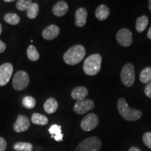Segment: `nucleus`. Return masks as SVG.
Here are the masks:
<instances>
[{
  "instance_id": "nucleus-1",
  "label": "nucleus",
  "mask_w": 151,
  "mask_h": 151,
  "mask_svg": "<svg viewBox=\"0 0 151 151\" xmlns=\"http://www.w3.org/2000/svg\"><path fill=\"white\" fill-rule=\"evenodd\" d=\"M86 55V49L82 45H75L71 47L64 54L63 60L69 65H76L83 60Z\"/></svg>"
},
{
  "instance_id": "nucleus-2",
  "label": "nucleus",
  "mask_w": 151,
  "mask_h": 151,
  "mask_svg": "<svg viewBox=\"0 0 151 151\" xmlns=\"http://www.w3.org/2000/svg\"><path fill=\"white\" fill-rule=\"evenodd\" d=\"M117 107L120 116L127 121H137L142 116L141 111L130 108L125 99L122 97L118 99Z\"/></svg>"
},
{
  "instance_id": "nucleus-3",
  "label": "nucleus",
  "mask_w": 151,
  "mask_h": 151,
  "mask_svg": "<svg viewBox=\"0 0 151 151\" xmlns=\"http://www.w3.org/2000/svg\"><path fill=\"white\" fill-rule=\"evenodd\" d=\"M102 58L99 54H93L86 59L83 64L84 73L88 76H94L99 72Z\"/></svg>"
},
{
  "instance_id": "nucleus-4",
  "label": "nucleus",
  "mask_w": 151,
  "mask_h": 151,
  "mask_svg": "<svg viewBox=\"0 0 151 151\" xmlns=\"http://www.w3.org/2000/svg\"><path fill=\"white\" fill-rule=\"evenodd\" d=\"M101 147V142L99 138L91 137L81 141L75 151H99Z\"/></svg>"
},
{
  "instance_id": "nucleus-5",
  "label": "nucleus",
  "mask_w": 151,
  "mask_h": 151,
  "mask_svg": "<svg viewBox=\"0 0 151 151\" xmlns=\"http://www.w3.org/2000/svg\"><path fill=\"white\" fill-rule=\"evenodd\" d=\"M13 87L17 91H22L25 89L29 83V77L24 71H18L13 78Z\"/></svg>"
},
{
  "instance_id": "nucleus-6",
  "label": "nucleus",
  "mask_w": 151,
  "mask_h": 151,
  "mask_svg": "<svg viewBox=\"0 0 151 151\" xmlns=\"http://www.w3.org/2000/svg\"><path fill=\"white\" fill-rule=\"evenodd\" d=\"M121 81L124 86L131 87L135 81L134 67L132 64L127 63L122 67L120 73Z\"/></svg>"
},
{
  "instance_id": "nucleus-7",
  "label": "nucleus",
  "mask_w": 151,
  "mask_h": 151,
  "mask_svg": "<svg viewBox=\"0 0 151 151\" xmlns=\"http://www.w3.org/2000/svg\"><path fill=\"white\" fill-rule=\"evenodd\" d=\"M99 124V118L94 113H89L86 115L82 120L81 127L85 132H90L97 127Z\"/></svg>"
},
{
  "instance_id": "nucleus-8",
  "label": "nucleus",
  "mask_w": 151,
  "mask_h": 151,
  "mask_svg": "<svg viewBox=\"0 0 151 151\" xmlns=\"http://www.w3.org/2000/svg\"><path fill=\"white\" fill-rule=\"evenodd\" d=\"M116 40L120 46L123 47L129 46L133 41L132 33L127 28H122L116 34Z\"/></svg>"
},
{
  "instance_id": "nucleus-9",
  "label": "nucleus",
  "mask_w": 151,
  "mask_h": 151,
  "mask_svg": "<svg viewBox=\"0 0 151 151\" xmlns=\"http://www.w3.org/2000/svg\"><path fill=\"white\" fill-rule=\"evenodd\" d=\"M94 108V103L92 100L88 99H84L82 100L76 101L73 106V111L78 115L84 114Z\"/></svg>"
},
{
  "instance_id": "nucleus-10",
  "label": "nucleus",
  "mask_w": 151,
  "mask_h": 151,
  "mask_svg": "<svg viewBox=\"0 0 151 151\" xmlns=\"http://www.w3.org/2000/svg\"><path fill=\"white\" fill-rule=\"evenodd\" d=\"M14 72V67L11 63H4L0 66V86H4L10 81Z\"/></svg>"
},
{
  "instance_id": "nucleus-11",
  "label": "nucleus",
  "mask_w": 151,
  "mask_h": 151,
  "mask_svg": "<svg viewBox=\"0 0 151 151\" xmlns=\"http://www.w3.org/2000/svg\"><path fill=\"white\" fill-rule=\"evenodd\" d=\"M30 122L27 117L19 115L14 124V129L17 133L24 132L29 128Z\"/></svg>"
},
{
  "instance_id": "nucleus-12",
  "label": "nucleus",
  "mask_w": 151,
  "mask_h": 151,
  "mask_svg": "<svg viewBox=\"0 0 151 151\" xmlns=\"http://www.w3.org/2000/svg\"><path fill=\"white\" fill-rule=\"evenodd\" d=\"M60 29L55 24H51L45 28L42 32V37L47 41H51L60 35Z\"/></svg>"
},
{
  "instance_id": "nucleus-13",
  "label": "nucleus",
  "mask_w": 151,
  "mask_h": 151,
  "mask_svg": "<svg viewBox=\"0 0 151 151\" xmlns=\"http://www.w3.org/2000/svg\"><path fill=\"white\" fill-rule=\"evenodd\" d=\"M88 11L84 8H79L76 11L75 24L76 27H82L86 24Z\"/></svg>"
},
{
  "instance_id": "nucleus-14",
  "label": "nucleus",
  "mask_w": 151,
  "mask_h": 151,
  "mask_svg": "<svg viewBox=\"0 0 151 151\" xmlns=\"http://www.w3.org/2000/svg\"><path fill=\"white\" fill-rule=\"evenodd\" d=\"M88 94V90L86 87L78 86L76 87L71 92V96L73 99L79 101L86 99Z\"/></svg>"
},
{
  "instance_id": "nucleus-15",
  "label": "nucleus",
  "mask_w": 151,
  "mask_h": 151,
  "mask_svg": "<svg viewBox=\"0 0 151 151\" xmlns=\"http://www.w3.org/2000/svg\"><path fill=\"white\" fill-rule=\"evenodd\" d=\"M69 6L65 1H60L52 8V13L57 17H62L67 14Z\"/></svg>"
},
{
  "instance_id": "nucleus-16",
  "label": "nucleus",
  "mask_w": 151,
  "mask_h": 151,
  "mask_svg": "<svg viewBox=\"0 0 151 151\" xmlns=\"http://www.w3.org/2000/svg\"><path fill=\"white\" fill-rule=\"evenodd\" d=\"M43 109L44 111H46L48 114H52L56 112V111L58 109V103L57 100L54 98L50 97L48 98V99L45 101L44 104H43Z\"/></svg>"
},
{
  "instance_id": "nucleus-17",
  "label": "nucleus",
  "mask_w": 151,
  "mask_h": 151,
  "mask_svg": "<svg viewBox=\"0 0 151 151\" xmlns=\"http://www.w3.org/2000/svg\"><path fill=\"white\" fill-rule=\"evenodd\" d=\"M110 15L109 7L104 4H101L97 7L95 11V17L100 21L106 19Z\"/></svg>"
},
{
  "instance_id": "nucleus-18",
  "label": "nucleus",
  "mask_w": 151,
  "mask_h": 151,
  "mask_svg": "<svg viewBox=\"0 0 151 151\" xmlns=\"http://www.w3.org/2000/svg\"><path fill=\"white\" fill-rule=\"evenodd\" d=\"M49 133L51 134L52 138L56 141H62L63 140V134L62 133L61 126L58 125V124H52V125L49 128Z\"/></svg>"
},
{
  "instance_id": "nucleus-19",
  "label": "nucleus",
  "mask_w": 151,
  "mask_h": 151,
  "mask_svg": "<svg viewBox=\"0 0 151 151\" xmlns=\"http://www.w3.org/2000/svg\"><path fill=\"white\" fill-rule=\"evenodd\" d=\"M31 120L33 124H38V125L44 126L48 123V119L46 116L37 113H34L32 116Z\"/></svg>"
},
{
  "instance_id": "nucleus-20",
  "label": "nucleus",
  "mask_w": 151,
  "mask_h": 151,
  "mask_svg": "<svg viewBox=\"0 0 151 151\" xmlns=\"http://www.w3.org/2000/svg\"><path fill=\"white\" fill-rule=\"evenodd\" d=\"M148 24V18L146 16L139 17L136 22V29L138 32L141 33L146 29Z\"/></svg>"
},
{
  "instance_id": "nucleus-21",
  "label": "nucleus",
  "mask_w": 151,
  "mask_h": 151,
  "mask_svg": "<svg viewBox=\"0 0 151 151\" xmlns=\"http://www.w3.org/2000/svg\"><path fill=\"white\" fill-rule=\"evenodd\" d=\"M139 79H140V81H141L143 83L148 84L151 82V67H148L144 68L141 71L140 76H139Z\"/></svg>"
},
{
  "instance_id": "nucleus-22",
  "label": "nucleus",
  "mask_w": 151,
  "mask_h": 151,
  "mask_svg": "<svg viewBox=\"0 0 151 151\" xmlns=\"http://www.w3.org/2000/svg\"><path fill=\"white\" fill-rule=\"evenodd\" d=\"M27 55L28 59H29L30 61L32 62L37 61V60L39 59V58H40V55H39V52H38L36 47L32 46V45H30V46H29V47L27 48Z\"/></svg>"
},
{
  "instance_id": "nucleus-23",
  "label": "nucleus",
  "mask_w": 151,
  "mask_h": 151,
  "mask_svg": "<svg viewBox=\"0 0 151 151\" xmlns=\"http://www.w3.org/2000/svg\"><path fill=\"white\" fill-rule=\"evenodd\" d=\"M4 19L6 23L11 24V25H16V24H19L20 21V17L18 15L16 14H11V13L6 14Z\"/></svg>"
},
{
  "instance_id": "nucleus-24",
  "label": "nucleus",
  "mask_w": 151,
  "mask_h": 151,
  "mask_svg": "<svg viewBox=\"0 0 151 151\" xmlns=\"http://www.w3.org/2000/svg\"><path fill=\"white\" fill-rule=\"evenodd\" d=\"M14 149L16 151H32L33 146L27 142H17L14 145Z\"/></svg>"
},
{
  "instance_id": "nucleus-25",
  "label": "nucleus",
  "mask_w": 151,
  "mask_h": 151,
  "mask_svg": "<svg viewBox=\"0 0 151 151\" xmlns=\"http://www.w3.org/2000/svg\"><path fill=\"white\" fill-rule=\"evenodd\" d=\"M32 3L31 0H18L16 1V9L20 11H27Z\"/></svg>"
},
{
  "instance_id": "nucleus-26",
  "label": "nucleus",
  "mask_w": 151,
  "mask_h": 151,
  "mask_svg": "<svg viewBox=\"0 0 151 151\" xmlns=\"http://www.w3.org/2000/svg\"><path fill=\"white\" fill-rule=\"evenodd\" d=\"M39 5L37 3H32L30 6L29 9L27 11V16L29 19H35L37 18L38 14H39Z\"/></svg>"
},
{
  "instance_id": "nucleus-27",
  "label": "nucleus",
  "mask_w": 151,
  "mask_h": 151,
  "mask_svg": "<svg viewBox=\"0 0 151 151\" xmlns=\"http://www.w3.org/2000/svg\"><path fill=\"white\" fill-rule=\"evenodd\" d=\"M22 104L24 107L27 109H32L36 106V100L34 97H30V96H26L22 100Z\"/></svg>"
},
{
  "instance_id": "nucleus-28",
  "label": "nucleus",
  "mask_w": 151,
  "mask_h": 151,
  "mask_svg": "<svg viewBox=\"0 0 151 151\" xmlns=\"http://www.w3.org/2000/svg\"><path fill=\"white\" fill-rule=\"evenodd\" d=\"M143 142L146 146L151 149V132H146L143 134Z\"/></svg>"
},
{
  "instance_id": "nucleus-29",
  "label": "nucleus",
  "mask_w": 151,
  "mask_h": 151,
  "mask_svg": "<svg viewBox=\"0 0 151 151\" xmlns=\"http://www.w3.org/2000/svg\"><path fill=\"white\" fill-rule=\"evenodd\" d=\"M7 143L4 138L0 137V151H5L6 149Z\"/></svg>"
},
{
  "instance_id": "nucleus-30",
  "label": "nucleus",
  "mask_w": 151,
  "mask_h": 151,
  "mask_svg": "<svg viewBox=\"0 0 151 151\" xmlns=\"http://www.w3.org/2000/svg\"><path fill=\"white\" fill-rule=\"evenodd\" d=\"M144 93L147 97L151 99V82L146 85V88L144 89Z\"/></svg>"
},
{
  "instance_id": "nucleus-31",
  "label": "nucleus",
  "mask_w": 151,
  "mask_h": 151,
  "mask_svg": "<svg viewBox=\"0 0 151 151\" xmlns=\"http://www.w3.org/2000/svg\"><path fill=\"white\" fill-rule=\"evenodd\" d=\"M6 48V45L5 44L4 42L0 40V53H2L4 52Z\"/></svg>"
},
{
  "instance_id": "nucleus-32",
  "label": "nucleus",
  "mask_w": 151,
  "mask_h": 151,
  "mask_svg": "<svg viewBox=\"0 0 151 151\" xmlns=\"http://www.w3.org/2000/svg\"><path fill=\"white\" fill-rule=\"evenodd\" d=\"M128 151H142L141 150V149H139V148H137V147H132V148H130L129 149V150Z\"/></svg>"
},
{
  "instance_id": "nucleus-33",
  "label": "nucleus",
  "mask_w": 151,
  "mask_h": 151,
  "mask_svg": "<svg viewBox=\"0 0 151 151\" xmlns=\"http://www.w3.org/2000/svg\"><path fill=\"white\" fill-rule=\"evenodd\" d=\"M147 37L149 39H151V27H150V29H149L148 32V34H147Z\"/></svg>"
},
{
  "instance_id": "nucleus-34",
  "label": "nucleus",
  "mask_w": 151,
  "mask_h": 151,
  "mask_svg": "<svg viewBox=\"0 0 151 151\" xmlns=\"http://www.w3.org/2000/svg\"><path fill=\"white\" fill-rule=\"evenodd\" d=\"M148 7H149V9H150V11L151 12V0L148 1Z\"/></svg>"
},
{
  "instance_id": "nucleus-35",
  "label": "nucleus",
  "mask_w": 151,
  "mask_h": 151,
  "mask_svg": "<svg viewBox=\"0 0 151 151\" xmlns=\"http://www.w3.org/2000/svg\"><path fill=\"white\" fill-rule=\"evenodd\" d=\"M5 2H13V1H14V0H4Z\"/></svg>"
},
{
  "instance_id": "nucleus-36",
  "label": "nucleus",
  "mask_w": 151,
  "mask_h": 151,
  "mask_svg": "<svg viewBox=\"0 0 151 151\" xmlns=\"http://www.w3.org/2000/svg\"><path fill=\"white\" fill-rule=\"evenodd\" d=\"M1 31H2V29H1V24H0V35H1Z\"/></svg>"
}]
</instances>
